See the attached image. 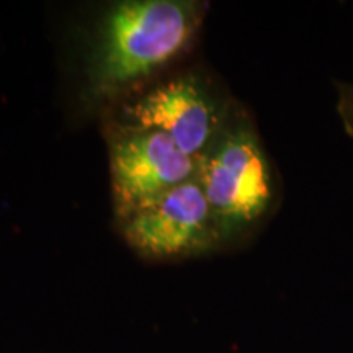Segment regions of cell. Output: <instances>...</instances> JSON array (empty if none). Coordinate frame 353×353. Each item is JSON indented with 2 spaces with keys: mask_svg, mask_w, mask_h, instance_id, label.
<instances>
[{
  "mask_svg": "<svg viewBox=\"0 0 353 353\" xmlns=\"http://www.w3.org/2000/svg\"><path fill=\"white\" fill-rule=\"evenodd\" d=\"M208 3L121 0L95 23L85 59V94L95 105H120L195 46Z\"/></svg>",
  "mask_w": 353,
  "mask_h": 353,
  "instance_id": "1",
  "label": "cell"
},
{
  "mask_svg": "<svg viewBox=\"0 0 353 353\" xmlns=\"http://www.w3.org/2000/svg\"><path fill=\"white\" fill-rule=\"evenodd\" d=\"M196 180L226 247L250 239L276 213L281 201L276 167L252 114L239 101L218 138L198 157Z\"/></svg>",
  "mask_w": 353,
  "mask_h": 353,
  "instance_id": "2",
  "label": "cell"
},
{
  "mask_svg": "<svg viewBox=\"0 0 353 353\" xmlns=\"http://www.w3.org/2000/svg\"><path fill=\"white\" fill-rule=\"evenodd\" d=\"M236 105L214 76L188 69L145 85L121 101L113 118L165 132L185 154L198 159L218 138Z\"/></svg>",
  "mask_w": 353,
  "mask_h": 353,
  "instance_id": "3",
  "label": "cell"
},
{
  "mask_svg": "<svg viewBox=\"0 0 353 353\" xmlns=\"http://www.w3.org/2000/svg\"><path fill=\"white\" fill-rule=\"evenodd\" d=\"M123 241L149 262H182L228 249L196 179L117 219Z\"/></svg>",
  "mask_w": 353,
  "mask_h": 353,
  "instance_id": "4",
  "label": "cell"
},
{
  "mask_svg": "<svg viewBox=\"0 0 353 353\" xmlns=\"http://www.w3.org/2000/svg\"><path fill=\"white\" fill-rule=\"evenodd\" d=\"M103 134L117 219L196 179L198 159L185 154L165 132L112 118Z\"/></svg>",
  "mask_w": 353,
  "mask_h": 353,
  "instance_id": "5",
  "label": "cell"
},
{
  "mask_svg": "<svg viewBox=\"0 0 353 353\" xmlns=\"http://www.w3.org/2000/svg\"><path fill=\"white\" fill-rule=\"evenodd\" d=\"M337 90V114L343 130L353 138V82H335Z\"/></svg>",
  "mask_w": 353,
  "mask_h": 353,
  "instance_id": "6",
  "label": "cell"
}]
</instances>
